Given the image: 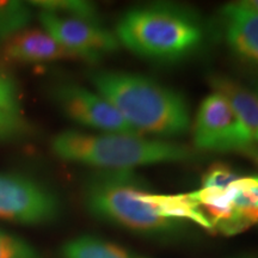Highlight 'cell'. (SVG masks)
Listing matches in <instances>:
<instances>
[{
  "label": "cell",
  "mask_w": 258,
  "mask_h": 258,
  "mask_svg": "<svg viewBox=\"0 0 258 258\" xmlns=\"http://www.w3.org/2000/svg\"><path fill=\"white\" fill-rule=\"evenodd\" d=\"M254 92H256L257 95H258V82L254 84Z\"/></svg>",
  "instance_id": "cell-22"
},
{
  "label": "cell",
  "mask_w": 258,
  "mask_h": 258,
  "mask_svg": "<svg viewBox=\"0 0 258 258\" xmlns=\"http://www.w3.org/2000/svg\"><path fill=\"white\" fill-rule=\"evenodd\" d=\"M9 60L23 63H43L53 61H84L76 51L62 46L43 29H25L4 44Z\"/></svg>",
  "instance_id": "cell-10"
},
{
  "label": "cell",
  "mask_w": 258,
  "mask_h": 258,
  "mask_svg": "<svg viewBox=\"0 0 258 258\" xmlns=\"http://www.w3.org/2000/svg\"><path fill=\"white\" fill-rule=\"evenodd\" d=\"M244 258H251V257H244Z\"/></svg>",
  "instance_id": "cell-23"
},
{
  "label": "cell",
  "mask_w": 258,
  "mask_h": 258,
  "mask_svg": "<svg viewBox=\"0 0 258 258\" xmlns=\"http://www.w3.org/2000/svg\"><path fill=\"white\" fill-rule=\"evenodd\" d=\"M214 92L225 97L233 109L252 143L258 144V95L243 84L225 76L214 74L209 78Z\"/></svg>",
  "instance_id": "cell-11"
},
{
  "label": "cell",
  "mask_w": 258,
  "mask_h": 258,
  "mask_svg": "<svg viewBox=\"0 0 258 258\" xmlns=\"http://www.w3.org/2000/svg\"><path fill=\"white\" fill-rule=\"evenodd\" d=\"M0 258H42V256L29 241L0 228Z\"/></svg>",
  "instance_id": "cell-18"
},
{
  "label": "cell",
  "mask_w": 258,
  "mask_h": 258,
  "mask_svg": "<svg viewBox=\"0 0 258 258\" xmlns=\"http://www.w3.org/2000/svg\"><path fill=\"white\" fill-rule=\"evenodd\" d=\"M247 2H249L250 5H252L256 9H258V0H247Z\"/></svg>",
  "instance_id": "cell-21"
},
{
  "label": "cell",
  "mask_w": 258,
  "mask_h": 258,
  "mask_svg": "<svg viewBox=\"0 0 258 258\" xmlns=\"http://www.w3.org/2000/svg\"><path fill=\"white\" fill-rule=\"evenodd\" d=\"M29 4L32 8L40 9L41 11L99 23V14L97 6L90 2H84V0H32V2H29Z\"/></svg>",
  "instance_id": "cell-15"
},
{
  "label": "cell",
  "mask_w": 258,
  "mask_h": 258,
  "mask_svg": "<svg viewBox=\"0 0 258 258\" xmlns=\"http://www.w3.org/2000/svg\"><path fill=\"white\" fill-rule=\"evenodd\" d=\"M245 153H246L250 158H252L254 163H256L257 165H258V148L256 146L252 147V148H250V150L247 151V152H245Z\"/></svg>",
  "instance_id": "cell-20"
},
{
  "label": "cell",
  "mask_w": 258,
  "mask_h": 258,
  "mask_svg": "<svg viewBox=\"0 0 258 258\" xmlns=\"http://www.w3.org/2000/svg\"><path fill=\"white\" fill-rule=\"evenodd\" d=\"M115 35L135 55L175 62L198 51L206 34L201 19L191 10L157 3L128 10L118 19Z\"/></svg>",
  "instance_id": "cell-2"
},
{
  "label": "cell",
  "mask_w": 258,
  "mask_h": 258,
  "mask_svg": "<svg viewBox=\"0 0 258 258\" xmlns=\"http://www.w3.org/2000/svg\"><path fill=\"white\" fill-rule=\"evenodd\" d=\"M144 200L150 203L158 212V214L163 218L178 220L184 219L196 222V224L213 230V226L205 213L200 208V206L190 198L189 194L186 195H154L146 191L144 194Z\"/></svg>",
  "instance_id": "cell-12"
},
{
  "label": "cell",
  "mask_w": 258,
  "mask_h": 258,
  "mask_svg": "<svg viewBox=\"0 0 258 258\" xmlns=\"http://www.w3.org/2000/svg\"><path fill=\"white\" fill-rule=\"evenodd\" d=\"M0 108L22 114V96L17 80L0 61Z\"/></svg>",
  "instance_id": "cell-16"
},
{
  "label": "cell",
  "mask_w": 258,
  "mask_h": 258,
  "mask_svg": "<svg viewBox=\"0 0 258 258\" xmlns=\"http://www.w3.org/2000/svg\"><path fill=\"white\" fill-rule=\"evenodd\" d=\"M57 195L38 180L19 173L0 172V219L37 226L60 217Z\"/></svg>",
  "instance_id": "cell-5"
},
{
  "label": "cell",
  "mask_w": 258,
  "mask_h": 258,
  "mask_svg": "<svg viewBox=\"0 0 258 258\" xmlns=\"http://www.w3.org/2000/svg\"><path fill=\"white\" fill-rule=\"evenodd\" d=\"M53 101L70 120L102 133L141 135L116 108L98 92L72 83L57 84L51 90Z\"/></svg>",
  "instance_id": "cell-7"
},
{
  "label": "cell",
  "mask_w": 258,
  "mask_h": 258,
  "mask_svg": "<svg viewBox=\"0 0 258 258\" xmlns=\"http://www.w3.org/2000/svg\"><path fill=\"white\" fill-rule=\"evenodd\" d=\"M224 37L239 59L258 64V9L247 0L225 5L220 12Z\"/></svg>",
  "instance_id": "cell-9"
},
{
  "label": "cell",
  "mask_w": 258,
  "mask_h": 258,
  "mask_svg": "<svg viewBox=\"0 0 258 258\" xmlns=\"http://www.w3.org/2000/svg\"><path fill=\"white\" fill-rule=\"evenodd\" d=\"M32 21V6L18 0H0V41L19 34Z\"/></svg>",
  "instance_id": "cell-14"
},
{
  "label": "cell",
  "mask_w": 258,
  "mask_h": 258,
  "mask_svg": "<svg viewBox=\"0 0 258 258\" xmlns=\"http://www.w3.org/2000/svg\"><path fill=\"white\" fill-rule=\"evenodd\" d=\"M194 144L218 152H247L254 144L225 97L213 92L203 99L194 123Z\"/></svg>",
  "instance_id": "cell-6"
},
{
  "label": "cell",
  "mask_w": 258,
  "mask_h": 258,
  "mask_svg": "<svg viewBox=\"0 0 258 258\" xmlns=\"http://www.w3.org/2000/svg\"><path fill=\"white\" fill-rule=\"evenodd\" d=\"M96 92L110 102L140 134L176 138L190 127L189 105L182 93L141 74L98 70L89 73Z\"/></svg>",
  "instance_id": "cell-1"
},
{
  "label": "cell",
  "mask_w": 258,
  "mask_h": 258,
  "mask_svg": "<svg viewBox=\"0 0 258 258\" xmlns=\"http://www.w3.org/2000/svg\"><path fill=\"white\" fill-rule=\"evenodd\" d=\"M41 27L57 42L78 53L85 62H98L120 48L115 32L97 22L64 17L47 11L38 12Z\"/></svg>",
  "instance_id": "cell-8"
},
{
  "label": "cell",
  "mask_w": 258,
  "mask_h": 258,
  "mask_svg": "<svg viewBox=\"0 0 258 258\" xmlns=\"http://www.w3.org/2000/svg\"><path fill=\"white\" fill-rule=\"evenodd\" d=\"M146 182L133 170H99L86 179L83 201L92 217L147 237H171L182 221L163 218L144 200Z\"/></svg>",
  "instance_id": "cell-4"
},
{
  "label": "cell",
  "mask_w": 258,
  "mask_h": 258,
  "mask_svg": "<svg viewBox=\"0 0 258 258\" xmlns=\"http://www.w3.org/2000/svg\"><path fill=\"white\" fill-rule=\"evenodd\" d=\"M31 131V125L23 114H15L0 108V144L27 138Z\"/></svg>",
  "instance_id": "cell-17"
},
{
  "label": "cell",
  "mask_w": 258,
  "mask_h": 258,
  "mask_svg": "<svg viewBox=\"0 0 258 258\" xmlns=\"http://www.w3.org/2000/svg\"><path fill=\"white\" fill-rule=\"evenodd\" d=\"M239 178L240 176H238L230 166L218 164L213 165L205 173L202 178V188L226 189Z\"/></svg>",
  "instance_id": "cell-19"
},
{
  "label": "cell",
  "mask_w": 258,
  "mask_h": 258,
  "mask_svg": "<svg viewBox=\"0 0 258 258\" xmlns=\"http://www.w3.org/2000/svg\"><path fill=\"white\" fill-rule=\"evenodd\" d=\"M51 151L62 160L110 171L179 163L195 157L184 145L170 140L79 131H66L55 135L51 140Z\"/></svg>",
  "instance_id": "cell-3"
},
{
  "label": "cell",
  "mask_w": 258,
  "mask_h": 258,
  "mask_svg": "<svg viewBox=\"0 0 258 258\" xmlns=\"http://www.w3.org/2000/svg\"><path fill=\"white\" fill-rule=\"evenodd\" d=\"M61 258H135L121 245L96 237L79 235L61 246Z\"/></svg>",
  "instance_id": "cell-13"
}]
</instances>
